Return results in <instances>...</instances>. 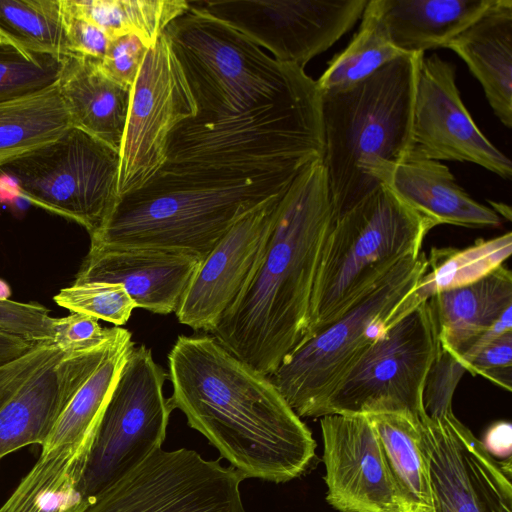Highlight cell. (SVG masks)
Listing matches in <instances>:
<instances>
[{"instance_id":"obj_9","label":"cell","mask_w":512,"mask_h":512,"mask_svg":"<svg viewBox=\"0 0 512 512\" xmlns=\"http://www.w3.org/2000/svg\"><path fill=\"white\" fill-rule=\"evenodd\" d=\"M120 152L70 127L56 140L0 167L32 204L97 230L117 197Z\"/></svg>"},{"instance_id":"obj_2","label":"cell","mask_w":512,"mask_h":512,"mask_svg":"<svg viewBox=\"0 0 512 512\" xmlns=\"http://www.w3.org/2000/svg\"><path fill=\"white\" fill-rule=\"evenodd\" d=\"M169 397L244 479L283 483L315 457L309 428L269 376L212 335H180L168 354Z\"/></svg>"},{"instance_id":"obj_10","label":"cell","mask_w":512,"mask_h":512,"mask_svg":"<svg viewBox=\"0 0 512 512\" xmlns=\"http://www.w3.org/2000/svg\"><path fill=\"white\" fill-rule=\"evenodd\" d=\"M437 348L428 300L388 329L335 387L317 413L424 414L423 390Z\"/></svg>"},{"instance_id":"obj_36","label":"cell","mask_w":512,"mask_h":512,"mask_svg":"<svg viewBox=\"0 0 512 512\" xmlns=\"http://www.w3.org/2000/svg\"><path fill=\"white\" fill-rule=\"evenodd\" d=\"M465 372L458 360L443 349L437 340L436 352L423 390V409L428 417L435 418L453 412V394Z\"/></svg>"},{"instance_id":"obj_24","label":"cell","mask_w":512,"mask_h":512,"mask_svg":"<svg viewBox=\"0 0 512 512\" xmlns=\"http://www.w3.org/2000/svg\"><path fill=\"white\" fill-rule=\"evenodd\" d=\"M495 0H374L391 43L406 54L444 48Z\"/></svg>"},{"instance_id":"obj_19","label":"cell","mask_w":512,"mask_h":512,"mask_svg":"<svg viewBox=\"0 0 512 512\" xmlns=\"http://www.w3.org/2000/svg\"><path fill=\"white\" fill-rule=\"evenodd\" d=\"M201 259L184 252L141 247H90L74 282L121 284L136 308L176 312Z\"/></svg>"},{"instance_id":"obj_22","label":"cell","mask_w":512,"mask_h":512,"mask_svg":"<svg viewBox=\"0 0 512 512\" xmlns=\"http://www.w3.org/2000/svg\"><path fill=\"white\" fill-rule=\"evenodd\" d=\"M440 346L461 358L512 306V274L504 265L481 279L428 299Z\"/></svg>"},{"instance_id":"obj_32","label":"cell","mask_w":512,"mask_h":512,"mask_svg":"<svg viewBox=\"0 0 512 512\" xmlns=\"http://www.w3.org/2000/svg\"><path fill=\"white\" fill-rule=\"evenodd\" d=\"M0 42L34 53L71 55L62 0H0Z\"/></svg>"},{"instance_id":"obj_37","label":"cell","mask_w":512,"mask_h":512,"mask_svg":"<svg viewBox=\"0 0 512 512\" xmlns=\"http://www.w3.org/2000/svg\"><path fill=\"white\" fill-rule=\"evenodd\" d=\"M121 327H101L99 320L88 315L70 313L56 318L53 343L64 353L83 352L113 340Z\"/></svg>"},{"instance_id":"obj_35","label":"cell","mask_w":512,"mask_h":512,"mask_svg":"<svg viewBox=\"0 0 512 512\" xmlns=\"http://www.w3.org/2000/svg\"><path fill=\"white\" fill-rule=\"evenodd\" d=\"M54 322L50 310L36 302L0 300V332L35 345L52 344Z\"/></svg>"},{"instance_id":"obj_7","label":"cell","mask_w":512,"mask_h":512,"mask_svg":"<svg viewBox=\"0 0 512 512\" xmlns=\"http://www.w3.org/2000/svg\"><path fill=\"white\" fill-rule=\"evenodd\" d=\"M427 266L422 251L401 261L341 317L284 357L269 377L299 417L317 418L325 400L357 361L424 302L416 289Z\"/></svg>"},{"instance_id":"obj_28","label":"cell","mask_w":512,"mask_h":512,"mask_svg":"<svg viewBox=\"0 0 512 512\" xmlns=\"http://www.w3.org/2000/svg\"><path fill=\"white\" fill-rule=\"evenodd\" d=\"M134 345L131 333L124 328L96 370L75 393L41 451L92 441L100 416Z\"/></svg>"},{"instance_id":"obj_38","label":"cell","mask_w":512,"mask_h":512,"mask_svg":"<svg viewBox=\"0 0 512 512\" xmlns=\"http://www.w3.org/2000/svg\"><path fill=\"white\" fill-rule=\"evenodd\" d=\"M461 365L466 372L480 375L504 390L512 387V331L506 332L470 357Z\"/></svg>"},{"instance_id":"obj_20","label":"cell","mask_w":512,"mask_h":512,"mask_svg":"<svg viewBox=\"0 0 512 512\" xmlns=\"http://www.w3.org/2000/svg\"><path fill=\"white\" fill-rule=\"evenodd\" d=\"M384 185L435 226L489 228L501 223L500 216L471 198L440 161L410 156L394 167Z\"/></svg>"},{"instance_id":"obj_39","label":"cell","mask_w":512,"mask_h":512,"mask_svg":"<svg viewBox=\"0 0 512 512\" xmlns=\"http://www.w3.org/2000/svg\"><path fill=\"white\" fill-rule=\"evenodd\" d=\"M148 49L137 35H122L111 39L104 58L98 64L109 78L131 88Z\"/></svg>"},{"instance_id":"obj_12","label":"cell","mask_w":512,"mask_h":512,"mask_svg":"<svg viewBox=\"0 0 512 512\" xmlns=\"http://www.w3.org/2000/svg\"><path fill=\"white\" fill-rule=\"evenodd\" d=\"M195 104L182 68L163 35L152 45L131 87L120 149L118 197L140 188L166 162L167 140Z\"/></svg>"},{"instance_id":"obj_4","label":"cell","mask_w":512,"mask_h":512,"mask_svg":"<svg viewBox=\"0 0 512 512\" xmlns=\"http://www.w3.org/2000/svg\"><path fill=\"white\" fill-rule=\"evenodd\" d=\"M298 173L161 167L140 188L117 197L90 234V247L167 249L202 260L240 218L284 193Z\"/></svg>"},{"instance_id":"obj_44","label":"cell","mask_w":512,"mask_h":512,"mask_svg":"<svg viewBox=\"0 0 512 512\" xmlns=\"http://www.w3.org/2000/svg\"><path fill=\"white\" fill-rule=\"evenodd\" d=\"M11 295L9 285L2 279H0V300H7Z\"/></svg>"},{"instance_id":"obj_34","label":"cell","mask_w":512,"mask_h":512,"mask_svg":"<svg viewBox=\"0 0 512 512\" xmlns=\"http://www.w3.org/2000/svg\"><path fill=\"white\" fill-rule=\"evenodd\" d=\"M54 301L70 313L92 316L118 327L129 320L136 308L121 284L109 282H73L61 289Z\"/></svg>"},{"instance_id":"obj_42","label":"cell","mask_w":512,"mask_h":512,"mask_svg":"<svg viewBox=\"0 0 512 512\" xmlns=\"http://www.w3.org/2000/svg\"><path fill=\"white\" fill-rule=\"evenodd\" d=\"M484 449L494 459H509L512 453V425L506 421L492 424L481 441Z\"/></svg>"},{"instance_id":"obj_29","label":"cell","mask_w":512,"mask_h":512,"mask_svg":"<svg viewBox=\"0 0 512 512\" xmlns=\"http://www.w3.org/2000/svg\"><path fill=\"white\" fill-rule=\"evenodd\" d=\"M62 3L67 11L93 23L111 39L135 34L148 48L190 7L185 0H62Z\"/></svg>"},{"instance_id":"obj_13","label":"cell","mask_w":512,"mask_h":512,"mask_svg":"<svg viewBox=\"0 0 512 512\" xmlns=\"http://www.w3.org/2000/svg\"><path fill=\"white\" fill-rule=\"evenodd\" d=\"M369 0H211L201 6L280 62L301 67L361 19Z\"/></svg>"},{"instance_id":"obj_43","label":"cell","mask_w":512,"mask_h":512,"mask_svg":"<svg viewBox=\"0 0 512 512\" xmlns=\"http://www.w3.org/2000/svg\"><path fill=\"white\" fill-rule=\"evenodd\" d=\"M35 346L37 345L0 332V367L18 359Z\"/></svg>"},{"instance_id":"obj_30","label":"cell","mask_w":512,"mask_h":512,"mask_svg":"<svg viewBox=\"0 0 512 512\" xmlns=\"http://www.w3.org/2000/svg\"><path fill=\"white\" fill-rule=\"evenodd\" d=\"M403 55L406 53L391 43L374 0H369L357 33L348 46L333 57L316 83L321 94L343 90Z\"/></svg>"},{"instance_id":"obj_18","label":"cell","mask_w":512,"mask_h":512,"mask_svg":"<svg viewBox=\"0 0 512 512\" xmlns=\"http://www.w3.org/2000/svg\"><path fill=\"white\" fill-rule=\"evenodd\" d=\"M98 348L59 353L0 410V459L31 444H45L75 393L122 333Z\"/></svg>"},{"instance_id":"obj_5","label":"cell","mask_w":512,"mask_h":512,"mask_svg":"<svg viewBox=\"0 0 512 512\" xmlns=\"http://www.w3.org/2000/svg\"><path fill=\"white\" fill-rule=\"evenodd\" d=\"M423 57L403 55L351 87L321 94L322 162L334 217L383 185L394 167L410 157Z\"/></svg>"},{"instance_id":"obj_27","label":"cell","mask_w":512,"mask_h":512,"mask_svg":"<svg viewBox=\"0 0 512 512\" xmlns=\"http://www.w3.org/2000/svg\"><path fill=\"white\" fill-rule=\"evenodd\" d=\"M72 127L58 84L0 103V167L59 138Z\"/></svg>"},{"instance_id":"obj_16","label":"cell","mask_w":512,"mask_h":512,"mask_svg":"<svg viewBox=\"0 0 512 512\" xmlns=\"http://www.w3.org/2000/svg\"><path fill=\"white\" fill-rule=\"evenodd\" d=\"M284 193L240 218L202 259L175 312L179 323L210 332L235 302L265 252Z\"/></svg>"},{"instance_id":"obj_31","label":"cell","mask_w":512,"mask_h":512,"mask_svg":"<svg viewBox=\"0 0 512 512\" xmlns=\"http://www.w3.org/2000/svg\"><path fill=\"white\" fill-rule=\"evenodd\" d=\"M511 250V232L478 240L464 249L434 248L416 294L426 301L442 291L473 283L503 265Z\"/></svg>"},{"instance_id":"obj_45","label":"cell","mask_w":512,"mask_h":512,"mask_svg":"<svg viewBox=\"0 0 512 512\" xmlns=\"http://www.w3.org/2000/svg\"><path fill=\"white\" fill-rule=\"evenodd\" d=\"M401 512H432L431 508L417 507V508H406Z\"/></svg>"},{"instance_id":"obj_41","label":"cell","mask_w":512,"mask_h":512,"mask_svg":"<svg viewBox=\"0 0 512 512\" xmlns=\"http://www.w3.org/2000/svg\"><path fill=\"white\" fill-rule=\"evenodd\" d=\"M62 8L71 53L101 61L111 38L93 23L67 11L63 3Z\"/></svg>"},{"instance_id":"obj_23","label":"cell","mask_w":512,"mask_h":512,"mask_svg":"<svg viewBox=\"0 0 512 512\" xmlns=\"http://www.w3.org/2000/svg\"><path fill=\"white\" fill-rule=\"evenodd\" d=\"M98 62L77 54L66 56L58 87L72 126L120 152L131 88L105 75Z\"/></svg>"},{"instance_id":"obj_11","label":"cell","mask_w":512,"mask_h":512,"mask_svg":"<svg viewBox=\"0 0 512 512\" xmlns=\"http://www.w3.org/2000/svg\"><path fill=\"white\" fill-rule=\"evenodd\" d=\"M243 476L194 450L160 448L81 512H245Z\"/></svg>"},{"instance_id":"obj_21","label":"cell","mask_w":512,"mask_h":512,"mask_svg":"<svg viewBox=\"0 0 512 512\" xmlns=\"http://www.w3.org/2000/svg\"><path fill=\"white\" fill-rule=\"evenodd\" d=\"M444 48L455 52L480 82L494 114L512 127V0H495Z\"/></svg>"},{"instance_id":"obj_15","label":"cell","mask_w":512,"mask_h":512,"mask_svg":"<svg viewBox=\"0 0 512 512\" xmlns=\"http://www.w3.org/2000/svg\"><path fill=\"white\" fill-rule=\"evenodd\" d=\"M410 156L469 162L504 179L512 176L510 159L484 136L463 104L454 64L437 54L423 57L418 70Z\"/></svg>"},{"instance_id":"obj_1","label":"cell","mask_w":512,"mask_h":512,"mask_svg":"<svg viewBox=\"0 0 512 512\" xmlns=\"http://www.w3.org/2000/svg\"><path fill=\"white\" fill-rule=\"evenodd\" d=\"M189 3L164 35L182 68L195 114L170 133L163 166L300 172L323 160L316 80Z\"/></svg>"},{"instance_id":"obj_3","label":"cell","mask_w":512,"mask_h":512,"mask_svg":"<svg viewBox=\"0 0 512 512\" xmlns=\"http://www.w3.org/2000/svg\"><path fill=\"white\" fill-rule=\"evenodd\" d=\"M333 218L325 167L316 161L298 173L282 196L255 272L209 332L264 375H272L306 332Z\"/></svg>"},{"instance_id":"obj_33","label":"cell","mask_w":512,"mask_h":512,"mask_svg":"<svg viewBox=\"0 0 512 512\" xmlns=\"http://www.w3.org/2000/svg\"><path fill=\"white\" fill-rule=\"evenodd\" d=\"M65 60L66 56L29 52L0 42V103L56 86Z\"/></svg>"},{"instance_id":"obj_17","label":"cell","mask_w":512,"mask_h":512,"mask_svg":"<svg viewBox=\"0 0 512 512\" xmlns=\"http://www.w3.org/2000/svg\"><path fill=\"white\" fill-rule=\"evenodd\" d=\"M328 503L340 512H401L379 438L365 415L321 417Z\"/></svg>"},{"instance_id":"obj_14","label":"cell","mask_w":512,"mask_h":512,"mask_svg":"<svg viewBox=\"0 0 512 512\" xmlns=\"http://www.w3.org/2000/svg\"><path fill=\"white\" fill-rule=\"evenodd\" d=\"M420 422L432 512H512L511 458L490 456L453 412Z\"/></svg>"},{"instance_id":"obj_26","label":"cell","mask_w":512,"mask_h":512,"mask_svg":"<svg viewBox=\"0 0 512 512\" xmlns=\"http://www.w3.org/2000/svg\"><path fill=\"white\" fill-rule=\"evenodd\" d=\"M406 508H431L420 416L407 412L367 415Z\"/></svg>"},{"instance_id":"obj_40","label":"cell","mask_w":512,"mask_h":512,"mask_svg":"<svg viewBox=\"0 0 512 512\" xmlns=\"http://www.w3.org/2000/svg\"><path fill=\"white\" fill-rule=\"evenodd\" d=\"M56 350L50 345H38L23 356L0 367V410L34 374L50 362Z\"/></svg>"},{"instance_id":"obj_6","label":"cell","mask_w":512,"mask_h":512,"mask_svg":"<svg viewBox=\"0 0 512 512\" xmlns=\"http://www.w3.org/2000/svg\"><path fill=\"white\" fill-rule=\"evenodd\" d=\"M434 227L384 184L334 217L302 340L341 317L401 261L417 256Z\"/></svg>"},{"instance_id":"obj_25","label":"cell","mask_w":512,"mask_h":512,"mask_svg":"<svg viewBox=\"0 0 512 512\" xmlns=\"http://www.w3.org/2000/svg\"><path fill=\"white\" fill-rule=\"evenodd\" d=\"M91 442L64 445L41 454L0 512H81L80 490Z\"/></svg>"},{"instance_id":"obj_8","label":"cell","mask_w":512,"mask_h":512,"mask_svg":"<svg viewBox=\"0 0 512 512\" xmlns=\"http://www.w3.org/2000/svg\"><path fill=\"white\" fill-rule=\"evenodd\" d=\"M167 377L149 348L132 347L91 441L80 482L86 502L162 448L173 410Z\"/></svg>"}]
</instances>
